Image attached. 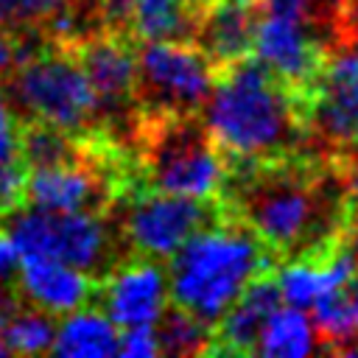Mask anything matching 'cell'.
<instances>
[{"mask_svg":"<svg viewBox=\"0 0 358 358\" xmlns=\"http://www.w3.org/2000/svg\"><path fill=\"white\" fill-rule=\"evenodd\" d=\"M344 3L350 6V11H352V14H355V20H358V0H344Z\"/></svg>","mask_w":358,"mask_h":358,"instance_id":"37","label":"cell"},{"mask_svg":"<svg viewBox=\"0 0 358 358\" xmlns=\"http://www.w3.org/2000/svg\"><path fill=\"white\" fill-rule=\"evenodd\" d=\"M280 305L282 299L274 274L266 271L255 277L213 324V352H232V355L252 352L260 327Z\"/></svg>","mask_w":358,"mask_h":358,"instance_id":"16","label":"cell"},{"mask_svg":"<svg viewBox=\"0 0 358 358\" xmlns=\"http://www.w3.org/2000/svg\"><path fill=\"white\" fill-rule=\"evenodd\" d=\"M6 232L22 257H48L70 263L87 274H106L117 260V241L103 213H59L20 204L3 215Z\"/></svg>","mask_w":358,"mask_h":358,"instance_id":"6","label":"cell"},{"mask_svg":"<svg viewBox=\"0 0 358 358\" xmlns=\"http://www.w3.org/2000/svg\"><path fill=\"white\" fill-rule=\"evenodd\" d=\"M257 6L235 0H210L196 11L190 42L215 64L227 67L238 59L252 56Z\"/></svg>","mask_w":358,"mask_h":358,"instance_id":"15","label":"cell"},{"mask_svg":"<svg viewBox=\"0 0 358 358\" xmlns=\"http://www.w3.org/2000/svg\"><path fill=\"white\" fill-rule=\"evenodd\" d=\"M17 288L22 299L50 316H64L95 299V277L48 257H22L17 263Z\"/></svg>","mask_w":358,"mask_h":358,"instance_id":"14","label":"cell"},{"mask_svg":"<svg viewBox=\"0 0 358 358\" xmlns=\"http://www.w3.org/2000/svg\"><path fill=\"white\" fill-rule=\"evenodd\" d=\"M350 249H352V255H355V260H358V224H355V232H352V243H350Z\"/></svg>","mask_w":358,"mask_h":358,"instance_id":"35","label":"cell"},{"mask_svg":"<svg viewBox=\"0 0 358 358\" xmlns=\"http://www.w3.org/2000/svg\"><path fill=\"white\" fill-rule=\"evenodd\" d=\"M201 109V123L232 165L294 157L305 134H310L305 123V98L255 56L218 67Z\"/></svg>","mask_w":358,"mask_h":358,"instance_id":"2","label":"cell"},{"mask_svg":"<svg viewBox=\"0 0 358 358\" xmlns=\"http://www.w3.org/2000/svg\"><path fill=\"white\" fill-rule=\"evenodd\" d=\"M319 347L322 344L310 322V313L302 308L280 305L260 327L252 352L266 355V358H305L316 352Z\"/></svg>","mask_w":358,"mask_h":358,"instance_id":"18","label":"cell"},{"mask_svg":"<svg viewBox=\"0 0 358 358\" xmlns=\"http://www.w3.org/2000/svg\"><path fill=\"white\" fill-rule=\"evenodd\" d=\"M229 207L274 255H319L344 238L352 218L347 182L294 157L235 165Z\"/></svg>","mask_w":358,"mask_h":358,"instance_id":"1","label":"cell"},{"mask_svg":"<svg viewBox=\"0 0 358 358\" xmlns=\"http://www.w3.org/2000/svg\"><path fill=\"white\" fill-rule=\"evenodd\" d=\"M271 266L274 252L241 218L221 213L168 257V299L215 324L235 296Z\"/></svg>","mask_w":358,"mask_h":358,"instance_id":"3","label":"cell"},{"mask_svg":"<svg viewBox=\"0 0 358 358\" xmlns=\"http://www.w3.org/2000/svg\"><path fill=\"white\" fill-rule=\"evenodd\" d=\"M112 201V182L106 173L84 162V157L25 171V204L59 213H103Z\"/></svg>","mask_w":358,"mask_h":358,"instance_id":"13","label":"cell"},{"mask_svg":"<svg viewBox=\"0 0 358 358\" xmlns=\"http://www.w3.org/2000/svg\"><path fill=\"white\" fill-rule=\"evenodd\" d=\"M308 131L336 148L358 145V48L327 56L305 92Z\"/></svg>","mask_w":358,"mask_h":358,"instance_id":"10","label":"cell"},{"mask_svg":"<svg viewBox=\"0 0 358 358\" xmlns=\"http://www.w3.org/2000/svg\"><path fill=\"white\" fill-rule=\"evenodd\" d=\"M17 263H20V255L8 238L6 229H0V285H6L8 280H14L17 274Z\"/></svg>","mask_w":358,"mask_h":358,"instance_id":"30","label":"cell"},{"mask_svg":"<svg viewBox=\"0 0 358 358\" xmlns=\"http://www.w3.org/2000/svg\"><path fill=\"white\" fill-rule=\"evenodd\" d=\"M56 336V322L50 313L28 305V308H11L0 324V338L8 350V355H42L50 352Z\"/></svg>","mask_w":358,"mask_h":358,"instance_id":"21","label":"cell"},{"mask_svg":"<svg viewBox=\"0 0 358 358\" xmlns=\"http://www.w3.org/2000/svg\"><path fill=\"white\" fill-rule=\"evenodd\" d=\"M95 14L103 22L106 31L112 34H129V20H131V3L134 0H92Z\"/></svg>","mask_w":358,"mask_h":358,"instance_id":"29","label":"cell"},{"mask_svg":"<svg viewBox=\"0 0 358 358\" xmlns=\"http://www.w3.org/2000/svg\"><path fill=\"white\" fill-rule=\"evenodd\" d=\"M185 3H187V6L193 8V11H199V8H201L204 3H210V0H185Z\"/></svg>","mask_w":358,"mask_h":358,"instance_id":"36","label":"cell"},{"mask_svg":"<svg viewBox=\"0 0 358 358\" xmlns=\"http://www.w3.org/2000/svg\"><path fill=\"white\" fill-rule=\"evenodd\" d=\"M73 0H0V28L20 39L22 34H34L45 28L59 11H64Z\"/></svg>","mask_w":358,"mask_h":358,"instance_id":"24","label":"cell"},{"mask_svg":"<svg viewBox=\"0 0 358 358\" xmlns=\"http://www.w3.org/2000/svg\"><path fill=\"white\" fill-rule=\"evenodd\" d=\"M95 299L120 330L154 324L168 308L165 266L143 255H134L126 263H115L95 285Z\"/></svg>","mask_w":358,"mask_h":358,"instance_id":"11","label":"cell"},{"mask_svg":"<svg viewBox=\"0 0 358 358\" xmlns=\"http://www.w3.org/2000/svg\"><path fill=\"white\" fill-rule=\"evenodd\" d=\"M235 3H243V6H257L260 0H235Z\"/></svg>","mask_w":358,"mask_h":358,"instance_id":"38","label":"cell"},{"mask_svg":"<svg viewBox=\"0 0 358 358\" xmlns=\"http://www.w3.org/2000/svg\"><path fill=\"white\" fill-rule=\"evenodd\" d=\"M154 333L159 341V352L165 355H199L213 352V324L193 316L190 310L173 305L165 308L154 322Z\"/></svg>","mask_w":358,"mask_h":358,"instance_id":"22","label":"cell"},{"mask_svg":"<svg viewBox=\"0 0 358 358\" xmlns=\"http://www.w3.org/2000/svg\"><path fill=\"white\" fill-rule=\"evenodd\" d=\"M145 182L151 190L215 199L229 185L227 157L196 115L154 117L145 137Z\"/></svg>","mask_w":358,"mask_h":358,"instance_id":"5","label":"cell"},{"mask_svg":"<svg viewBox=\"0 0 358 358\" xmlns=\"http://www.w3.org/2000/svg\"><path fill=\"white\" fill-rule=\"evenodd\" d=\"M196 11L185 0H134L129 34L140 42L157 39H190Z\"/></svg>","mask_w":358,"mask_h":358,"instance_id":"19","label":"cell"},{"mask_svg":"<svg viewBox=\"0 0 358 358\" xmlns=\"http://www.w3.org/2000/svg\"><path fill=\"white\" fill-rule=\"evenodd\" d=\"M25 165L22 159H14L0 168V215L20 207L25 201Z\"/></svg>","mask_w":358,"mask_h":358,"instance_id":"27","label":"cell"},{"mask_svg":"<svg viewBox=\"0 0 358 358\" xmlns=\"http://www.w3.org/2000/svg\"><path fill=\"white\" fill-rule=\"evenodd\" d=\"M117 355H123V358H154V355H159V341H157L154 324L123 327L120 336H117Z\"/></svg>","mask_w":358,"mask_h":358,"instance_id":"26","label":"cell"},{"mask_svg":"<svg viewBox=\"0 0 358 358\" xmlns=\"http://www.w3.org/2000/svg\"><path fill=\"white\" fill-rule=\"evenodd\" d=\"M17 64L6 92L17 117L48 123L76 137L98 123V98L73 48L36 50Z\"/></svg>","mask_w":358,"mask_h":358,"instance_id":"4","label":"cell"},{"mask_svg":"<svg viewBox=\"0 0 358 358\" xmlns=\"http://www.w3.org/2000/svg\"><path fill=\"white\" fill-rule=\"evenodd\" d=\"M14 62H17V42L11 39V34H8V31H3V28H0V73L11 70V67H14Z\"/></svg>","mask_w":358,"mask_h":358,"instance_id":"31","label":"cell"},{"mask_svg":"<svg viewBox=\"0 0 358 358\" xmlns=\"http://www.w3.org/2000/svg\"><path fill=\"white\" fill-rule=\"evenodd\" d=\"M218 67L190 39L143 42L134 50V103L151 117L196 115Z\"/></svg>","mask_w":358,"mask_h":358,"instance_id":"7","label":"cell"},{"mask_svg":"<svg viewBox=\"0 0 358 358\" xmlns=\"http://www.w3.org/2000/svg\"><path fill=\"white\" fill-rule=\"evenodd\" d=\"M117 336L120 327L101 308L81 305L56 324L50 352L62 358H109L117 355Z\"/></svg>","mask_w":358,"mask_h":358,"instance_id":"17","label":"cell"},{"mask_svg":"<svg viewBox=\"0 0 358 358\" xmlns=\"http://www.w3.org/2000/svg\"><path fill=\"white\" fill-rule=\"evenodd\" d=\"M347 296H350V308H352V324H355V336H358V271L352 274V280L347 282Z\"/></svg>","mask_w":358,"mask_h":358,"instance_id":"32","label":"cell"},{"mask_svg":"<svg viewBox=\"0 0 358 358\" xmlns=\"http://www.w3.org/2000/svg\"><path fill=\"white\" fill-rule=\"evenodd\" d=\"M84 157L78 137L67 134L56 126L28 120L25 129H20V159L25 168H42V165H59Z\"/></svg>","mask_w":358,"mask_h":358,"instance_id":"23","label":"cell"},{"mask_svg":"<svg viewBox=\"0 0 358 358\" xmlns=\"http://www.w3.org/2000/svg\"><path fill=\"white\" fill-rule=\"evenodd\" d=\"M221 213L215 199H190L148 187L129 201L117 232L134 255L168 260L196 229Z\"/></svg>","mask_w":358,"mask_h":358,"instance_id":"8","label":"cell"},{"mask_svg":"<svg viewBox=\"0 0 358 358\" xmlns=\"http://www.w3.org/2000/svg\"><path fill=\"white\" fill-rule=\"evenodd\" d=\"M81 70L98 98V120L117 123L134 103V48L126 34H90L73 45Z\"/></svg>","mask_w":358,"mask_h":358,"instance_id":"12","label":"cell"},{"mask_svg":"<svg viewBox=\"0 0 358 358\" xmlns=\"http://www.w3.org/2000/svg\"><path fill=\"white\" fill-rule=\"evenodd\" d=\"M14 308V296L0 285V324H3V319H6V313Z\"/></svg>","mask_w":358,"mask_h":358,"instance_id":"33","label":"cell"},{"mask_svg":"<svg viewBox=\"0 0 358 358\" xmlns=\"http://www.w3.org/2000/svg\"><path fill=\"white\" fill-rule=\"evenodd\" d=\"M347 190H350V196L352 199H358V165L350 171V176H347Z\"/></svg>","mask_w":358,"mask_h":358,"instance_id":"34","label":"cell"},{"mask_svg":"<svg viewBox=\"0 0 358 358\" xmlns=\"http://www.w3.org/2000/svg\"><path fill=\"white\" fill-rule=\"evenodd\" d=\"M310 322L319 333V344L336 355H358V336L352 324V308L347 288H330L313 299L308 308Z\"/></svg>","mask_w":358,"mask_h":358,"instance_id":"20","label":"cell"},{"mask_svg":"<svg viewBox=\"0 0 358 358\" xmlns=\"http://www.w3.org/2000/svg\"><path fill=\"white\" fill-rule=\"evenodd\" d=\"M266 11H280V14H291L299 17L316 28L322 25H333V20H338V11L344 6V0H260L257 3Z\"/></svg>","mask_w":358,"mask_h":358,"instance_id":"25","label":"cell"},{"mask_svg":"<svg viewBox=\"0 0 358 358\" xmlns=\"http://www.w3.org/2000/svg\"><path fill=\"white\" fill-rule=\"evenodd\" d=\"M20 159V117L0 95V168Z\"/></svg>","mask_w":358,"mask_h":358,"instance_id":"28","label":"cell"},{"mask_svg":"<svg viewBox=\"0 0 358 358\" xmlns=\"http://www.w3.org/2000/svg\"><path fill=\"white\" fill-rule=\"evenodd\" d=\"M252 56L305 98L327 59V50L319 39L316 25L257 6Z\"/></svg>","mask_w":358,"mask_h":358,"instance_id":"9","label":"cell"}]
</instances>
